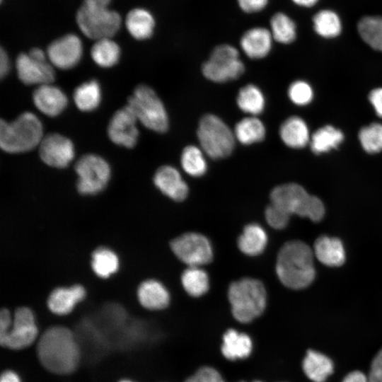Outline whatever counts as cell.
Returning <instances> with one entry per match:
<instances>
[{
	"label": "cell",
	"mask_w": 382,
	"mask_h": 382,
	"mask_svg": "<svg viewBox=\"0 0 382 382\" xmlns=\"http://www.w3.org/2000/svg\"><path fill=\"white\" fill-rule=\"evenodd\" d=\"M111 0H83L76 13V22L81 32L93 40L111 38L119 30L122 18L108 8Z\"/></svg>",
	"instance_id": "5b68a950"
},
{
	"label": "cell",
	"mask_w": 382,
	"mask_h": 382,
	"mask_svg": "<svg viewBox=\"0 0 382 382\" xmlns=\"http://www.w3.org/2000/svg\"><path fill=\"white\" fill-rule=\"evenodd\" d=\"M194 376L199 382H226L221 374L211 366L199 368Z\"/></svg>",
	"instance_id": "7bdbcfd3"
},
{
	"label": "cell",
	"mask_w": 382,
	"mask_h": 382,
	"mask_svg": "<svg viewBox=\"0 0 382 382\" xmlns=\"http://www.w3.org/2000/svg\"><path fill=\"white\" fill-rule=\"evenodd\" d=\"M233 133L236 140L243 145L262 141L266 136V127L257 116H247L236 124Z\"/></svg>",
	"instance_id": "83f0119b"
},
{
	"label": "cell",
	"mask_w": 382,
	"mask_h": 382,
	"mask_svg": "<svg viewBox=\"0 0 382 382\" xmlns=\"http://www.w3.org/2000/svg\"><path fill=\"white\" fill-rule=\"evenodd\" d=\"M154 183L163 195L174 201H183L188 195L187 184L179 170L172 166L159 167L154 175Z\"/></svg>",
	"instance_id": "e0dca14e"
},
{
	"label": "cell",
	"mask_w": 382,
	"mask_h": 382,
	"mask_svg": "<svg viewBox=\"0 0 382 382\" xmlns=\"http://www.w3.org/2000/svg\"><path fill=\"white\" fill-rule=\"evenodd\" d=\"M276 272L280 282L288 288L301 289L309 286L316 276L310 247L301 241L286 242L278 253Z\"/></svg>",
	"instance_id": "7a4b0ae2"
},
{
	"label": "cell",
	"mask_w": 382,
	"mask_h": 382,
	"mask_svg": "<svg viewBox=\"0 0 382 382\" xmlns=\"http://www.w3.org/2000/svg\"><path fill=\"white\" fill-rule=\"evenodd\" d=\"M253 350V342L246 333L231 328L222 337L221 351L223 356L231 361L243 359L250 356Z\"/></svg>",
	"instance_id": "603a6c76"
},
{
	"label": "cell",
	"mask_w": 382,
	"mask_h": 382,
	"mask_svg": "<svg viewBox=\"0 0 382 382\" xmlns=\"http://www.w3.org/2000/svg\"><path fill=\"white\" fill-rule=\"evenodd\" d=\"M39 154L42 161L54 168H65L74 157V146L67 137L50 133L43 137L39 145Z\"/></svg>",
	"instance_id": "5bb4252c"
},
{
	"label": "cell",
	"mask_w": 382,
	"mask_h": 382,
	"mask_svg": "<svg viewBox=\"0 0 382 382\" xmlns=\"http://www.w3.org/2000/svg\"><path fill=\"white\" fill-rule=\"evenodd\" d=\"M240 382H245V381H240Z\"/></svg>",
	"instance_id": "11a10c76"
},
{
	"label": "cell",
	"mask_w": 382,
	"mask_h": 382,
	"mask_svg": "<svg viewBox=\"0 0 382 382\" xmlns=\"http://www.w3.org/2000/svg\"><path fill=\"white\" fill-rule=\"evenodd\" d=\"M236 103L242 112L250 116H257L264 111L266 100L262 90L256 85L250 83L240 88Z\"/></svg>",
	"instance_id": "f1b7e54d"
},
{
	"label": "cell",
	"mask_w": 382,
	"mask_h": 382,
	"mask_svg": "<svg viewBox=\"0 0 382 382\" xmlns=\"http://www.w3.org/2000/svg\"><path fill=\"white\" fill-rule=\"evenodd\" d=\"M228 299L233 318L241 323H248L264 312L267 292L258 279L244 277L230 284Z\"/></svg>",
	"instance_id": "3957f363"
},
{
	"label": "cell",
	"mask_w": 382,
	"mask_h": 382,
	"mask_svg": "<svg viewBox=\"0 0 382 382\" xmlns=\"http://www.w3.org/2000/svg\"><path fill=\"white\" fill-rule=\"evenodd\" d=\"M138 122L156 132L164 133L169 127L166 109L156 93L146 84H139L129 97L127 104Z\"/></svg>",
	"instance_id": "52a82bcc"
},
{
	"label": "cell",
	"mask_w": 382,
	"mask_h": 382,
	"mask_svg": "<svg viewBox=\"0 0 382 382\" xmlns=\"http://www.w3.org/2000/svg\"><path fill=\"white\" fill-rule=\"evenodd\" d=\"M91 268L99 277L106 279L116 273L120 267L117 254L107 247H99L91 255Z\"/></svg>",
	"instance_id": "f546056e"
},
{
	"label": "cell",
	"mask_w": 382,
	"mask_h": 382,
	"mask_svg": "<svg viewBox=\"0 0 382 382\" xmlns=\"http://www.w3.org/2000/svg\"><path fill=\"white\" fill-rule=\"evenodd\" d=\"M37 354L42 365L57 374L74 371L80 359V348L74 332L63 326L47 329L37 345Z\"/></svg>",
	"instance_id": "6da1fadb"
},
{
	"label": "cell",
	"mask_w": 382,
	"mask_h": 382,
	"mask_svg": "<svg viewBox=\"0 0 382 382\" xmlns=\"http://www.w3.org/2000/svg\"><path fill=\"white\" fill-rule=\"evenodd\" d=\"M197 136L199 147L212 159L228 157L233 152L236 138L230 127L219 117L206 114L199 122Z\"/></svg>",
	"instance_id": "8992f818"
},
{
	"label": "cell",
	"mask_w": 382,
	"mask_h": 382,
	"mask_svg": "<svg viewBox=\"0 0 382 382\" xmlns=\"http://www.w3.org/2000/svg\"><path fill=\"white\" fill-rule=\"evenodd\" d=\"M361 39L371 48L382 52V16H366L357 24Z\"/></svg>",
	"instance_id": "d590c367"
},
{
	"label": "cell",
	"mask_w": 382,
	"mask_h": 382,
	"mask_svg": "<svg viewBox=\"0 0 382 382\" xmlns=\"http://www.w3.org/2000/svg\"><path fill=\"white\" fill-rule=\"evenodd\" d=\"M78 175L76 187L82 195H96L105 188L110 178V168L102 157L95 154L81 156L75 165Z\"/></svg>",
	"instance_id": "9c48e42d"
},
{
	"label": "cell",
	"mask_w": 382,
	"mask_h": 382,
	"mask_svg": "<svg viewBox=\"0 0 382 382\" xmlns=\"http://www.w3.org/2000/svg\"><path fill=\"white\" fill-rule=\"evenodd\" d=\"M369 101L379 117H382V88L373 90L369 96Z\"/></svg>",
	"instance_id": "bcb514c9"
},
{
	"label": "cell",
	"mask_w": 382,
	"mask_h": 382,
	"mask_svg": "<svg viewBox=\"0 0 382 382\" xmlns=\"http://www.w3.org/2000/svg\"><path fill=\"white\" fill-rule=\"evenodd\" d=\"M265 214L268 224L275 229L284 228L288 225L291 216L271 203L267 207Z\"/></svg>",
	"instance_id": "60d3db41"
},
{
	"label": "cell",
	"mask_w": 382,
	"mask_h": 382,
	"mask_svg": "<svg viewBox=\"0 0 382 382\" xmlns=\"http://www.w3.org/2000/svg\"><path fill=\"white\" fill-rule=\"evenodd\" d=\"M367 376L369 382H382V347L374 356Z\"/></svg>",
	"instance_id": "b9f144b4"
},
{
	"label": "cell",
	"mask_w": 382,
	"mask_h": 382,
	"mask_svg": "<svg viewBox=\"0 0 382 382\" xmlns=\"http://www.w3.org/2000/svg\"><path fill=\"white\" fill-rule=\"evenodd\" d=\"M301 368L311 382H326L335 371V364L327 354L311 349L303 358Z\"/></svg>",
	"instance_id": "44dd1931"
},
{
	"label": "cell",
	"mask_w": 382,
	"mask_h": 382,
	"mask_svg": "<svg viewBox=\"0 0 382 382\" xmlns=\"http://www.w3.org/2000/svg\"><path fill=\"white\" fill-rule=\"evenodd\" d=\"M0 382H21V381L19 376L16 372L11 370H6V371H4L1 374Z\"/></svg>",
	"instance_id": "681fc988"
},
{
	"label": "cell",
	"mask_w": 382,
	"mask_h": 382,
	"mask_svg": "<svg viewBox=\"0 0 382 382\" xmlns=\"http://www.w3.org/2000/svg\"><path fill=\"white\" fill-rule=\"evenodd\" d=\"M37 334L33 311L28 307H19L14 312L10 330L0 343L3 347L21 349L32 345Z\"/></svg>",
	"instance_id": "4fadbf2b"
},
{
	"label": "cell",
	"mask_w": 382,
	"mask_h": 382,
	"mask_svg": "<svg viewBox=\"0 0 382 382\" xmlns=\"http://www.w3.org/2000/svg\"><path fill=\"white\" fill-rule=\"evenodd\" d=\"M270 30L274 40L282 44H289L296 37L294 21L283 12L275 13L270 21Z\"/></svg>",
	"instance_id": "8d00e7d4"
},
{
	"label": "cell",
	"mask_w": 382,
	"mask_h": 382,
	"mask_svg": "<svg viewBox=\"0 0 382 382\" xmlns=\"http://www.w3.org/2000/svg\"><path fill=\"white\" fill-rule=\"evenodd\" d=\"M86 289L81 284L54 289L47 299V307L57 315L69 313L86 297Z\"/></svg>",
	"instance_id": "ffe728a7"
},
{
	"label": "cell",
	"mask_w": 382,
	"mask_h": 382,
	"mask_svg": "<svg viewBox=\"0 0 382 382\" xmlns=\"http://www.w3.org/2000/svg\"><path fill=\"white\" fill-rule=\"evenodd\" d=\"M315 196L296 183H286L275 187L270 193L271 204L289 214L308 217Z\"/></svg>",
	"instance_id": "7c38bea8"
},
{
	"label": "cell",
	"mask_w": 382,
	"mask_h": 382,
	"mask_svg": "<svg viewBox=\"0 0 382 382\" xmlns=\"http://www.w3.org/2000/svg\"><path fill=\"white\" fill-rule=\"evenodd\" d=\"M279 134L284 144L294 149L305 146L310 140L306 123L297 116L285 120L279 127Z\"/></svg>",
	"instance_id": "484cf974"
},
{
	"label": "cell",
	"mask_w": 382,
	"mask_h": 382,
	"mask_svg": "<svg viewBox=\"0 0 382 382\" xmlns=\"http://www.w3.org/2000/svg\"><path fill=\"white\" fill-rule=\"evenodd\" d=\"M43 138L42 125L30 112L21 114L16 120L0 122V146L10 154L29 151L39 146Z\"/></svg>",
	"instance_id": "277c9868"
},
{
	"label": "cell",
	"mask_w": 382,
	"mask_h": 382,
	"mask_svg": "<svg viewBox=\"0 0 382 382\" xmlns=\"http://www.w3.org/2000/svg\"><path fill=\"white\" fill-rule=\"evenodd\" d=\"M313 29L320 36L333 38L338 36L342 29V24L338 14L330 9H323L313 17Z\"/></svg>",
	"instance_id": "836d02e7"
},
{
	"label": "cell",
	"mask_w": 382,
	"mask_h": 382,
	"mask_svg": "<svg viewBox=\"0 0 382 382\" xmlns=\"http://www.w3.org/2000/svg\"><path fill=\"white\" fill-rule=\"evenodd\" d=\"M359 139L363 149L368 153H378L382 150V125L373 123L361 128Z\"/></svg>",
	"instance_id": "f35d334b"
},
{
	"label": "cell",
	"mask_w": 382,
	"mask_h": 382,
	"mask_svg": "<svg viewBox=\"0 0 382 382\" xmlns=\"http://www.w3.org/2000/svg\"><path fill=\"white\" fill-rule=\"evenodd\" d=\"M1 1H2V0H1Z\"/></svg>",
	"instance_id": "9f6ffc18"
},
{
	"label": "cell",
	"mask_w": 382,
	"mask_h": 382,
	"mask_svg": "<svg viewBox=\"0 0 382 382\" xmlns=\"http://www.w3.org/2000/svg\"><path fill=\"white\" fill-rule=\"evenodd\" d=\"M82 53V42L73 33L66 34L52 41L47 50V56L51 64L62 69L76 66Z\"/></svg>",
	"instance_id": "9a60e30c"
},
{
	"label": "cell",
	"mask_w": 382,
	"mask_h": 382,
	"mask_svg": "<svg viewBox=\"0 0 382 382\" xmlns=\"http://www.w3.org/2000/svg\"><path fill=\"white\" fill-rule=\"evenodd\" d=\"M274 39L270 29L256 26L247 30L240 39L243 53L253 59L265 57L271 51Z\"/></svg>",
	"instance_id": "ac0fdd59"
},
{
	"label": "cell",
	"mask_w": 382,
	"mask_h": 382,
	"mask_svg": "<svg viewBox=\"0 0 382 382\" xmlns=\"http://www.w3.org/2000/svg\"><path fill=\"white\" fill-rule=\"evenodd\" d=\"M129 33L135 39L144 40L154 33L156 21L153 14L144 8H134L129 11L125 19Z\"/></svg>",
	"instance_id": "d4e9b609"
},
{
	"label": "cell",
	"mask_w": 382,
	"mask_h": 382,
	"mask_svg": "<svg viewBox=\"0 0 382 382\" xmlns=\"http://www.w3.org/2000/svg\"><path fill=\"white\" fill-rule=\"evenodd\" d=\"M91 55L96 64L110 67L117 63L120 57V46L111 38L97 40L91 50Z\"/></svg>",
	"instance_id": "e575fe53"
},
{
	"label": "cell",
	"mask_w": 382,
	"mask_h": 382,
	"mask_svg": "<svg viewBox=\"0 0 382 382\" xmlns=\"http://www.w3.org/2000/svg\"><path fill=\"white\" fill-rule=\"evenodd\" d=\"M181 283L185 291L192 297L202 296L209 289L208 274L199 267H188L181 275Z\"/></svg>",
	"instance_id": "1f68e13d"
},
{
	"label": "cell",
	"mask_w": 382,
	"mask_h": 382,
	"mask_svg": "<svg viewBox=\"0 0 382 382\" xmlns=\"http://www.w3.org/2000/svg\"><path fill=\"white\" fill-rule=\"evenodd\" d=\"M16 67L20 80L27 85H44L54 80L52 66L47 62L46 54L34 47L28 53H21L16 58Z\"/></svg>",
	"instance_id": "8fae6325"
},
{
	"label": "cell",
	"mask_w": 382,
	"mask_h": 382,
	"mask_svg": "<svg viewBox=\"0 0 382 382\" xmlns=\"http://www.w3.org/2000/svg\"><path fill=\"white\" fill-rule=\"evenodd\" d=\"M245 71L237 48L229 44L215 47L209 59L202 66V72L208 80L226 83L238 79Z\"/></svg>",
	"instance_id": "ba28073f"
},
{
	"label": "cell",
	"mask_w": 382,
	"mask_h": 382,
	"mask_svg": "<svg viewBox=\"0 0 382 382\" xmlns=\"http://www.w3.org/2000/svg\"><path fill=\"white\" fill-rule=\"evenodd\" d=\"M175 255L189 267H200L213 259V248L209 240L204 235L188 232L170 242Z\"/></svg>",
	"instance_id": "30bf717a"
},
{
	"label": "cell",
	"mask_w": 382,
	"mask_h": 382,
	"mask_svg": "<svg viewBox=\"0 0 382 382\" xmlns=\"http://www.w3.org/2000/svg\"><path fill=\"white\" fill-rule=\"evenodd\" d=\"M137 122L135 115L126 105L117 110L110 120L108 127L109 138L117 145L126 148L134 147L139 137Z\"/></svg>",
	"instance_id": "2e32d148"
},
{
	"label": "cell",
	"mask_w": 382,
	"mask_h": 382,
	"mask_svg": "<svg viewBox=\"0 0 382 382\" xmlns=\"http://www.w3.org/2000/svg\"><path fill=\"white\" fill-rule=\"evenodd\" d=\"M185 382H199V381L196 379V378L194 376H192L187 378V380H185Z\"/></svg>",
	"instance_id": "816d5d0a"
},
{
	"label": "cell",
	"mask_w": 382,
	"mask_h": 382,
	"mask_svg": "<svg viewBox=\"0 0 382 382\" xmlns=\"http://www.w3.org/2000/svg\"><path fill=\"white\" fill-rule=\"evenodd\" d=\"M253 382H262V381H255Z\"/></svg>",
	"instance_id": "db71d44e"
},
{
	"label": "cell",
	"mask_w": 382,
	"mask_h": 382,
	"mask_svg": "<svg viewBox=\"0 0 382 382\" xmlns=\"http://www.w3.org/2000/svg\"><path fill=\"white\" fill-rule=\"evenodd\" d=\"M13 318L7 308H3L0 313V340L8 333L12 325Z\"/></svg>",
	"instance_id": "f6af8a7d"
},
{
	"label": "cell",
	"mask_w": 382,
	"mask_h": 382,
	"mask_svg": "<svg viewBox=\"0 0 382 382\" xmlns=\"http://www.w3.org/2000/svg\"><path fill=\"white\" fill-rule=\"evenodd\" d=\"M74 100L76 107L81 111L95 110L101 100V90L96 80H91L79 86L74 91Z\"/></svg>",
	"instance_id": "4dcf8cb0"
},
{
	"label": "cell",
	"mask_w": 382,
	"mask_h": 382,
	"mask_svg": "<svg viewBox=\"0 0 382 382\" xmlns=\"http://www.w3.org/2000/svg\"><path fill=\"white\" fill-rule=\"evenodd\" d=\"M313 249L318 260L327 266L338 267L345 262V250L339 238L322 236L316 239Z\"/></svg>",
	"instance_id": "cb8c5ba5"
},
{
	"label": "cell",
	"mask_w": 382,
	"mask_h": 382,
	"mask_svg": "<svg viewBox=\"0 0 382 382\" xmlns=\"http://www.w3.org/2000/svg\"><path fill=\"white\" fill-rule=\"evenodd\" d=\"M342 132L330 125L316 130L311 139V150L316 154L327 152L336 148L343 140Z\"/></svg>",
	"instance_id": "74e56055"
},
{
	"label": "cell",
	"mask_w": 382,
	"mask_h": 382,
	"mask_svg": "<svg viewBox=\"0 0 382 382\" xmlns=\"http://www.w3.org/2000/svg\"><path fill=\"white\" fill-rule=\"evenodd\" d=\"M120 382H133V381H131L129 380H122V381H120Z\"/></svg>",
	"instance_id": "f5cc1de1"
},
{
	"label": "cell",
	"mask_w": 382,
	"mask_h": 382,
	"mask_svg": "<svg viewBox=\"0 0 382 382\" xmlns=\"http://www.w3.org/2000/svg\"><path fill=\"white\" fill-rule=\"evenodd\" d=\"M237 4L243 12L256 13L267 7L269 0H237Z\"/></svg>",
	"instance_id": "ee69618b"
},
{
	"label": "cell",
	"mask_w": 382,
	"mask_h": 382,
	"mask_svg": "<svg viewBox=\"0 0 382 382\" xmlns=\"http://www.w3.org/2000/svg\"><path fill=\"white\" fill-rule=\"evenodd\" d=\"M319 0H291V1L302 7H311L316 5Z\"/></svg>",
	"instance_id": "f907efd6"
},
{
	"label": "cell",
	"mask_w": 382,
	"mask_h": 382,
	"mask_svg": "<svg viewBox=\"0 0 382 382\" xmlns=\"http://www.w3.org/2000/svg\"><path fill=\"white\" fill-rule=\"evenodd\" d=\"M313 96L312 88L303 81H296L288 88L289 99L298 105L308 104L312 100Z\"/></svg>",
	"instance_id": "ab89813d"
},
{
	"label": "cell",
	"mask_w": 382,
	"mask_h": 382,
	"mask_svg": "<svg viewBox=\"0 0 382 382\" xmlns=\"http://www.w3.org/2000/svg\"><path fill=\"white\" fill-rule=\"evenodd\" d=\"M203 150L195 145L186 146L180 156V165L183 170L192 177H200L207 170V162Z\"/></svg>",
	"instance_id": "d6a6232c"
},
{
	"label": "cell",
	"mask_w": 382,
	"mask_h": 382,
	"mask_svg": "<svg viewBox=\"0 0 382 382\" xmlns=\"http://www.w3.org/2000/svg\"><path fill=\"white\" fill-rule=\"evenodd\" d=\"M267 243V235L262 226L252 223L246 225L238 238L239 250L248 256L261 254Z\"/></svg>",
	"instance_id": "4316f807"
},
{
	"label": "cell",
	"mask_w": 382,
	"mask_h": 382,
	"mask_svg": "<svg viewBox=\"0 0 382 382\" xmlns=\"http://www.w3.org/2000/svg\"><path fill=\"white\" fill-rule=\"evenodd\" d=\"M137 298L143 307L151 311L164 309L170 301L167 288L161 282L153 279H146L139 284Z\"/></svg>",
	"instance_id": "7402d4cb"
},
{
	"label": "cell",
	"mask_w": 382,
	"mask_h": 382,
	"mask_svg": "<svg viewBox=\"0 0 382 382\" xmlns=\"http://www.w3.org/2000/svg\"><path fill=\"white\" fill-rule=\"evenodd\" d=\"M10 70V62L6 52L1 47L0 51V76L4 78Z\"/></svg>",
	"instance_id": "c3c4849f"
},
{
	"label": "cell",
	"mask_w": 382,
	"mask_h": 382,
	"mask_svg": "<svg viewBox=\"0 0 382 382\" xmlns=\"http://www.w3.org/2000/svg\"><path fill=\"white\" fill-rule=\"evenodd\" d=\"M341 382H369L367 374L360 370H353L347 373Z\"/></svg>",
	"instance_id": "7dc6e473"
},
{
	"label": "cell",
	"mask_w": 382,
	"mask_h": 382,
	"mask_svg": "<svg viewBox=\"0 0 382 382\" xmlns=\"http://www.w3.org/2000/svg\"><path fill=\"white\" fill-rule=\"evenodd\" d=\"M33 100L36 108L50 117L59 115L68 103L66 94L51 83L39 86L33 92Z\"/></svg>",
	"instance_id": "d6986e66"
}]
</instances>
